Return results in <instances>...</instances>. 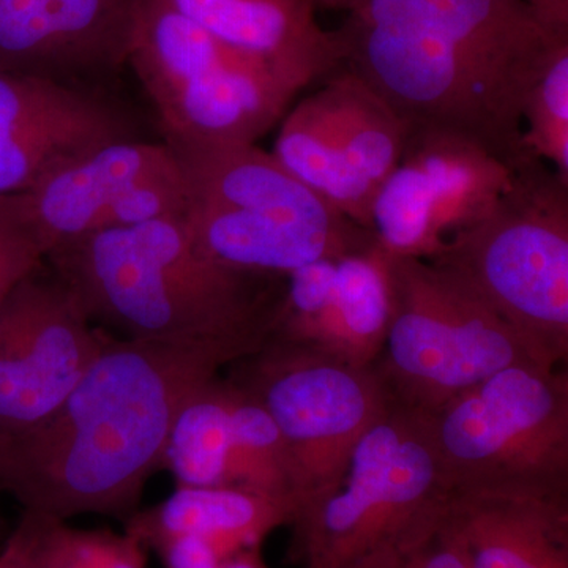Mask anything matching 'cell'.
<instances>
[{
  "mask_svg": "<svg viewBox=\"0 0 568 568\" xmlns=\"http://www.w3.org/2000/svg\"><path fill=\"white\" fill-rule=\"evenodd\" d=\"M342 67L405 122L530 159L523 108L560 40L526 0H365L335 31Z\"/></svg>",
  "mask_w": 568,
  "mask_h": 568,
  "instance_id": "cell-1",
  "label": "cell"
},
{
  "mask_svg": "<svg viewBox=\"0 0 568 568\" xmlns=\"http://www.w3.org/2000/svg\"><path fill=\"white\" fill-rule=\"evenodd\" d=\"M241 358L224 346L104 332L88 372L47 420L0 435V493L40 517L106 515L125 523L162 469L185 399Z\"/></svg>",
  "mask_w": 568,
  "mask_h": 568,
  "instance_id": "cell-2",
  "label": "cell"
},
{
  "mask_svg": "<svg viewBox=\"0 0 568 568\" xmlns=\"http://www.w3.org/2000/svg\"><path fill=\"white\" fill-rule=\"evenodd\" d=\"M47 264L106 334L224 346L244 358L271 338L286 291V276L197 253L181 219L84 235L55 246Z\"/></svg>",
  "mask_w": 568,
  "mask_h": 568,
  "instance_id": "cell-3",
  "label": "cell"
},
{
  "mask_svg": "<svg viewBox=\"0 0 568 568\" xmlns=\"http://www.w3.org/2000/svg\"><path fill=\"white\" fill-rule=\"evenodd\" d=\"M171 149L182 170L183 227L194 250L215 263L286 276L377 241L257 144Z\"/></svg>",
  "mask_w": 568,
  "mask_h": 568,
  "instance_id": "cell-4",
  "label": "cell"
},
{
  "mask_svg": "<svg viewBox=\"0 0 568 568\" xmlns=\"http://www.w3.org/2000/svg\"><path fill=\"white\" fill-rule=\"evenodd\" d=\"M429 263L495 313L545 368L568 358V183L530 156Z\"/></svg>",
  "mask_w": 568,
  "mask_h": 568,
  "instance_id": "cell-5",
  "label": "cell"
},
{
  "mask_svg": "<svg viewBox=\"0 0 568 568\" xmlns=\"http://www.w3.org/2000/svg\"><path fill=\"white\" fill-rule=\"evenodd\" d=\"M413 414L450 493L568 497V376L525 362Z\"/></svg>",
  "mask_w": 568,
  "mask_h": 568,
  "instance_id": "cell-6",
  "label": "cell"
},
{
  "mask_svg": "<svg viewBox=\"0 0 568 568\" xmlns=\"http://www.w3.org/2000/svg\"><path fill=\"white\" fill-rule=\"evenodd\" d=\"M448 496L420 424L394 405L358 440L343 480L298 504L297 559L304 568H373L435 528Z\"/></svg>",
  "mask_w": 568,
  "mask_h": 568,
  "instance_id": "cell-7",
  "label": "cell"
},
{
  "mask_svg": "<svg viewBox=\"0 0 568 568\" xmlns=\"http://www.w3.org/2000/svg\"><path fill=\"white\" fill-rule=\"evenodd\" d=\"M126 65L148 93L171 148L256 144L301 92L166 0H142Z\"/></svg>",
  "mask_w": 568,
  "mask_h": 568,
  "instance_id": "cell-8",
  "label": "cell"
},
{
  "mask_svg": "<svg viewBox=\"0 0 568 568\" xmlns=\"http://www.w3.org/2000/svg\"><path fill=\"white\" fill-rule=\"evenodd\" d=\"M388 282L390 320L373 368L395 406L428 413L534 362L503 320L429 261L388 253Z\"/></svg>",
  "mask_w": 568,
  "mask_h": 568,
  "instance_id": "cell-9",
  "label": "cell"
},
{
  "mask_svg": "<svg viewBox=\"0 0 568 568\" xmlns=\"http://www.w3.org/2000/svg\"><path fill=\"white\" fill-rule=\"evenodd\" d=\"M233 365L231 379L282 433L301 503L343 480L358 440L394 406L373 366L286 339L268 338Z\"/></svg>",
  "mask_w": 568,
  "mask_h": 568,
  "instance_id": "cell-10",
  "label": "cell"
},
{
  "mask_svg": "<svg viewBox=\"0 0 568 568\" xmlns=\"http://www.w3.org/2000/svg\"><path fill=\"white\" fill-rule=\"evenodd\" d=\"M407 126L345 67L283 115L272 155L343 215L372 231L377 190L405 151Z\"/></svg>",
  "mask_w": 568,
  "mask_h": 568,
  "instance_id": "cell-11",
  "label": "cell"
},
{
  "mask_svg": "<svg viewBox=\"0 0 568 568\" xmlns=\"http://www.w3.org/2000/svg\"><path fill=\"white\" fill-rule=\"evenodd\" d=\"M73 291L44 261L0 305V435H20L62 405L103 345Z\"/></svg>",
  "mask_w": 568,
  "mask_h": 568,
  "instance_id": "cell-12",
  "label": "cell"
},
{
  "mask_svg": "<svg viewBox=\"0 0 568 568\" xmlns=\"http://www.w3.org/2000/svg\"><path fill=\"white\" fill-rule=\"evenodd\" d=\"M22 197L48 254L99 231L182 219L185 204L173 149L140 138L97 149Z\"/></svg>",
  "mask_w": 568,
  "mask_h": 568,
  "instance_id": "cell-13",
  "label": "cell"
},
{
  "mask_svg": "<svg viewBox=\"0 0 568 568\" xmlns=\"http://www.w3.org/2000/svg\"><path fill=\"white\" fill-rule=\"evenodd\" d=\"M136 140L134 126L102 93L0 71V196L24 194L112 142Z\"/></svg>",
  "mask_w": 568,
  "mask_h": 568,
  "instance_id": "cell-14",
  "label": "cell"
},
{
  "mask_svg": "<svg viewBox=\"0 0 568 568\" xmlns=\"http://www.w3.org/2000/svg\"><path fill=\"white\" fill-rule=\"evenodd\" d=\"M142 0H0V71L85 85L129 63Z\"/></svg>",
  "mask_w": 568,
  "mask_h": 568,
  "instance_id": "cell-15",
  "label": "cell"
},
{
  "mask_svg": "<svg viewBox=\"0 0 568 568\" xmlns=\"http://www.w3.org/2000/svg\"><path fill=\"white\" fill-rule=\"evenodd\" d=\"M297 507V500L241 488L178 485L163 503L140 508L123 525L164 568H219L291 525Z\"/></svg>",
  "mask_w": 568,
  "mask_h": 568,
  "instance_id": "cell-16",
  "label": "cell"
},
{
  "mask_svg": "<svg viewBox=\"0 0 568 568\" xmlns=\"http://www.w3.org/2000/svg\"><path fill=\"white\" fill-rule=\"evenodd\" d=\"M215 39L305 89L342 65L335 32L324 31L312 0H166Z\"/></svg>",
  "mask_w": 568,
  "mask_h": 568,
  "instance_id": "cell-17",
  "label": "cell"
},
{
  "mask_svg": "<svg viewBox=\"0 0 568 568\" xmlns=\"http://www.w3.org/2000/svg\"><path fill=\"white\" fill-rule=\"evenodd\" d=\"M444 521L469 568H568V497L450 493Z\"/></svg>",
  "mask_w": 568,
  "mask_h": 568,
  "instance_id": "cell-18",
  "label": "cell"
},
{
  "mask_svg": "<svg viewBox=\"0 0 568 568\" xmlns=\"http://www.w3.org/2000/svg\"><path fill=\"white\" fill-rule=\"evenodd\" d=\"M390 320L388 252L379 242L336 261V283L323 312L286 342L373 366Z\"/></svg>",
  "mask_w": 568,
  "mask_h": 568,
  "instance_id": "cell-19",
  "label": "cell"
},
{
  "mask_svg": "<svg viewBox=\"0 0 568 568\" xmlns=\"http://www.w3.org/2000/svg\"><path fill=\"white\" fill-rule=\"evenodd\" d=\"M402 159L425 174L447 237L480 219L514 179L507 164L474 142L435 130H407Z\"/></svg>",
  "mask_w": 568,
  "mask_h": 568,
  "instance_id": "cell-20",
  "label": "cell"
},
{
  "mask_svg": "<svg viewBox=\"0 0 568 568\" xmlns=\"http://www.w3.org/2000/svg\"><path fill=\"white\" fill-rule=\"evenodd\" d=\"M234 386L216 375L185 399L164 448L162 469L182 487L227 488Z\"/></svg>",
  "mask_w": 568,
  "mask_h": 568,
  "instance_id": "cell-21",
  "label": "cell"
},
{
  "mask_svg": "<svg viewBox=\"0 0 568 568\" xmlns=\"http://www.w3.org/2000/svg\"><path fill=\"white\" fill-rule=\"evenodd\" d=\"M372 233L396 256L429 260L446 244L439 209L425 174L402 159L377 190L372 205Z\"/></svg>",
  "mask_w": 568,
  "mask_h": 568,
  "instance_id": "cell-22",
  "label": "cell"
},
{
  "mask_svg": "<svg viewBox=\"0 0 568 568\" xmlns=\"http://www.w3.org/2000/svg\"><path fill=\"white\" fill-rule=\"evenodd\" d=\"M523 144L568 183V39L556 44L526 97Z\"/></svg>",
  "mask_w": 568,
  "mask_h": 568,
  "instance_id": "cell-23",
  "label": "cell"
},
{
  "mask_svg": "<svg viewBox=\"0 0 568 568\" xmlns=\"http://www.w3.org/2000/svg\"><path fill=\"white\" fill-rule=\"evenodd\" d=\"M50 528L71 568H145L148 564V548L125 530L78 529L51 518Z\"/></svg>",
  "mask_w": 568,
  "mask_h": 568,
  "instance_id": "cell-24",
  "label": "cell"
},
{
  "mask_svg": "<svg viewBox=\"0 0 568 568\" xmlns=\"http://www.w3.org/2000/svg\"><path fill=\"white\" fill-rule=\"evenodd\" d=\"M47 254V246L26 213L24 197L17 194L13 212L0 224V305L44 264Z\"/></svg>",
  "mask_w": 568,
  "mask_h": 568,
  "instance_id": "cell-25",
  "label": "cell"
},
{
  "mask_svg": "<svg viewBox=\"0 0 568 568\" xmlns=\"http://www.w3.org/2000/svg\"><path fill=\"white\" fill-rule=\"evenodd\" d=\"M373 568H469V564L443 517L435 528Z\"/></svg>",
  "mask_w": 568,
  "mask_h": 568,
  "instance_id": "cell-26",
  "label": "cell"
},
{
  "mask_svg": "<svg viewBox=\"0 0 568 568\" xmlns=\"http://www.w3.org/2000/svg\"><path fill=\"white\" fill-rule=\"evenodd\" d=\"M39 518L24 511L17 528L0 545V568H36Z\"/></svg>",
  "mask_w": 568,
  "mask_h": 568,
  "instance_id": "cell-27",
  "label": "cell"
},
{
  "mask_svg": "<svg viewBox=\"0 0 568 568\" xmlns=\"http://www.w3.org/2000/svg\"><path fill=\"white\" fill-rule=\"evenodd\" d=\"M538 22L551 36L568 37V0H526Z\"/></svg>",
  "mask_w": 568,
  "mask_h": 568,
  "instance_id": "cell-28",
  "label": "cell"
},
{
  "mask_svg": "<svg viewBox=\"0 0 568 568\" xmlns=\"http://www.w3.org/2000/svg\"><path fill=\"white\" fill-rule=\"evenodd\" d=\"M36 515V514H33ZM39 530H37L36 568H71L61 548L51 536L50 519L40 517Z\"/></svg>",
  "mask_w": 568,
  "mask_h": 568,
  "instance_id": "cell-29",
  "label": "cell"
},
{
  "mask_svg": "<svg viewBox=\"0 0 568 568\" xmlns=\"http://www.w3.org/2000/svg\"><path fill=\"white\" fill-rule=\"evenodd\" d=\"M219 568H267L265 567L263 558H261L257 548L246 549V551L239 552L234 558L227 559Z\"/></svg>",
  "mask_w": 568,
  "mask_h": 568,
  "instance_id": "cell-30",
  "label": "cell"
},
{
  "mask_svg": "<svg viewBox=\"0 0 568 568\" xmlns=\"http://www.w3.org/2000/svg\"><path fill=\"white\" fill-rule=\"evenodd\" d=\"M364 2L365 0H312L315 9L346 10L349 13Z\"/></svg>",
  "mask_w": 568,
  "mask_h": 568,
  "instance_id": "cell-31",
  "label": "cell"
},
{
  "mask_svg": "<svg viewBox=\"0 0 568 568\" xmlns=\"http://www.w3.org/2000/svg\"><path fill=\"white\" fill-rule=\"evenodd\" d=\"M14 204H17V194L11 196H0V224L6 222L13 212Z\"/></svg>",
  "mask_w": 568,
  "mask_h": 568,
  "instance_id": "cell-32",
  "label": "cell"
}]
</instances>
